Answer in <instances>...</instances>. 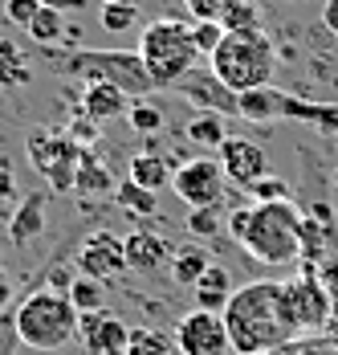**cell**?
Masks as SVG:
<instances>
[{"instance_id":"obj_17","label":"cell","mask_w":338,"mask_h":355,"mask_svg":"<svg viewBox=\"0 0 338 355\" xmlns=\"http://www.w3.org/2000/svg\"><path fill=\"white\" fill-rule=\"evenodd\" d=\"M281 110H285V90L277 86H257V90L237 94V114L249 123H277Z\"/></svg>"},{"instance_id":"obj_10","label":"cell","mask_w":338,"mask_h":355,"mask_svg":"<svg viewBox=\"0 0 338 355\" xmlns=\"http://www.w3.org/2000/svg\"><path fill=\"white\" fill-rule=\"evenodd\" d=\"M73 261H78V270H82L86 278H98V282H114V278H123V274L131 270V266H127V245H123V237L110 233V229L86 233V241L78 245Z\"/></svg>"},{"instance_id":"obj_19","label":"cell","mask_w":338,"mask_h":355,"mask_svg":"<svg viewBox=\"0 0 338 355\" xmlns=\"http://www.w3.org/2000/svg\"><path fill=\"white\" fill-rule=\"evenodd\" d=\"M45 229V192H29V200L17 205V213L8 216V241L12 245H29Z\"/></svg>"},{"instance_id":"obj_14","label":"cell","mask_w":338,"mask_h":355,"mask_svg":"<svg viewBox=\"0 0 338 355\" xmlns=\"http://www.w3.org/2000/svg\"><path fill=\"white\" fill-rule=\"evenodd\" d=\"M78 339L86 343L90 355H127L131 327L118 319V315H110V311H94V315H82Z\"/></svg>"},{"instance_id":"obj_27","label":"cell","mask_w":338,"mask_h":355,"mask_svg":"<svg viewBox=\"0 0 338 355\" xmlns=\"http://www.w3.org/2000/svg\"><path fill=\"white\" fill-rule=\"evenodd\" d=\"M114 200H118V209H127V213H135V216H151L159 209V192H147V188L135 184L131 176L114 188Z\"/></svg>"},{"instance_id":"obj_18","label":"cell","mask_w":338,"mask_h":355,"mask_svg":"<svg viewBox=\"0 0 338 355\" xmlns=\"http://www.w3.org/2000/svg\"><path fill=\"white\" fill-rule=\"evenodd\" d=\"M192 294H196V306H200V311L224 315V306H229V298H233V274L212 261V266L204 270V278L192 286Z\"/></svg>"},{"instance_id":"obj_36","label":"cell","mask_w":338,"mask_h":355,"mask_svg":"<svg viewBox=\"0 0 338 355\" xmlns=\"http://www.w3.org/2000/svg\"><path fill=\"white\" fill-rule=\"evenodd\" d=\"M188 4V12L196 17V21H220L233 4H240V0H184Z\"/></svg>"},{"instance_id":"obj_3","label":"cell","mask_w":338,"mask_h":355,"mask_svg":"<svg viewBox=\"0 0 338 355\" xmlns=\"http://www.w3.org/2000/svg\"><path fill=\"white\" fill-rule=\"evenodd\" d=\"M212 73L229 86V90H257V86H273V70H277V49L265 37V29H233L216 45V53L208 58Z\"/></svg>"},{"instance_id":"obj_21","label":"cell","mask_w":338,"mask_h":355,"mask_svg":"<svg viewBox=\"0 0 338 355\" xmlns=\"http://www.w3.org/2000/svg\"><path fill=\"white\" fill-rule=\"evenodd\" d=\"M118 184L110 176V168L102 164L90 147H82V164H78V180H73V192L78 196H98V192H114Z\"/></svg>"},{"instance_id":"obj_29","label":"cell","mask_w":338,"mask_h":355,"mask_svg":"<svg viewBox=\"0 0 338 355\" xmlns=\"http://www.w3.org/2000/svg\"><path fill=\"white\" fill-rule=\"evenodd\" d=\"M224 225H229V213H224L220 205H204V209H192V213H188V233L200 237V241L216 237Z\"/></svg>"},{"instance_id":"obj_42","label":"cell","mask_w":338,"mask_h":355,"mask_svg":"<svg viewBox=\"0 0 338 355\" xmlns=\"http://www.w3.org/2000/svg\"><path fill=\"white\" fill-rule=\"evenodd\" d=\"M45 8H62V12H73V8H82L86 0H41Z\"/></svg>"},{"instance_id":"obj_15","label":"cell","mask_w":338,"mask_h":355,"mask_svg":"<svg viewBox=\"0 0 338 355\" xmlns=\"http://www.w3.org/2000/svg\"><path fill=\"white\" fill-rule=\"evenodd\" d=\"M123 245H127V266H131L135 274H159L163 266H171V253H175L168 237H159V233H151V229L127 233Z\"/></svg>"},{"instance_id":"obj_1","label":"cell","mask_w":338,"mask_h":355,"mask_svg":"<svg viewBox=\"0 0 338 355\" xmlns=\"http://www.w3.org/2000/svg\"><path fill=\"white\" fill-rule=\"evenodd\" d=\"M224 327H229L237 355L273 352V347H285L298 339L294 322L285 315L281 282H249L233 290V298L224 306Z\"/></svg>"},{"instance_id":"obj_22","label":"cell","mask_w":338,"mask_h":355,"mask_svg":"<svg viewBox=\"0 0 338 355\" xmlns=\"http://www.w3.org/2000/svg\"><path fill=\"white\" fill-rule=\"evenodd\" d=\"M212 266V253L204 245H179L175 253H171V282L179 286H196L204 278V270Z\"/></svg>"},{"instance_id":"obj_39","label":"cell","mask_w":338,"mask_h":355,"mask_svg":"<svg viewBox=\"0 0 338 355\" xmlns=\"http://www.w3.org/2000/svg\"><path fill=\"white\" fill-rule=\"evenodd\" d=\"M12 196H17V172H12V164L0 155V209H4Z\"/></svg>"},{"instance_id":"obj_32","label":"cell","mask_w":338,"mask_h":355,"mask_svg":"<svg viewBox=\"0 0 338 355\" xmlns=\"http://www.w3.org/2000/svg\"><path fill=\"white\" fill-rule=\"evenodd\" d=\"M127 123H131V131H139V135H155L159 127H163V110L155 107V103H131V110H127Z\"/></svg>"},{"instance_id":"obj_5","label":"cell","mask_w":338,"mask_h":355,"mask_svg":"<svg viewBox=\"0 0 338 355\" xmlns=\"http://www.w3.org/2000/svg\"><path fill=\"white\" fill-rule=\"evenodd\" d=\"M139 58L151 73L155 90H171L188 70H196V58H200V49L192 41V25L175 21V17L151 21L139 37Z\"/></svg>"},{"instance_id":"obj_23","label":"cell","mask_w":338,"mask_h":355,"mask_svg":"<svg viewBox=\"0 0 338 355\" xmlns=\"http://www.w3.org/2000/svg\"><path fill=\"white\" fill-rule=\"evenodd\" d=\"M171 164L163 159V155H155V151H139V155H131V180L135 184H143L147 192H163L171 184Z\"/></svg>"},{"instance_id":"obj_8","label":"cell","mask_w":338,"mask_h":355,"mask_svg":"<svg viewBox=\"0 0 338 355\" xmlns=\"http://www.w3.org/2000/svg\"><path fill=\"white\" fill-rule=\"evenodd\" d=\"M25 147H29L33 168L45 176V184H49L53 192H73L78 164H82V143L73 139L69 131H49V127H37Z\"/></svg>"},{"instance_id":"obj_26","label":"cell","mask_w":338,"mask_h":355,"mask_svg":"<svg viewBox=\"0 0 338 355\" xmlns=\"http://www.w3.org/2000/svg\"><path fill=\"white\" fill-rule=\"evenodd\" d=\"M66 298L73 302V311H78V315H94V311H106V282L78 274V278L69 282Z\"/></svg>"},{"instance_id":"obj_7","label":"cell","mask_w":338,"mask_h":355,"mask_svg":"<svg viewBox=\"0 0 338 355\" xmlns=\"http://www.w3.org/2000/svg\"><path fill=\"white\" fill-rule=\"evenodd\" d=\"M281 298H285V315H290L298 335H318L335 322V298L310 266H302L298 278L281 282Z\"/></svg>"},{"instance_id":"obj_45","label":"cell","mask_w":338,"mask_h":355,"mask_svg":"<svg viewBox=\"0 0 338 355\" xmlns=\"http://www.w3.org/2000/svg\"><path fill=\"white\" fill-rule=\"evenodd\" d=\"M102 4H118V0H102Z\"/></svg>"},{"instance_id":"obj_41","label":"cell","mask_w":338,"mask_h":355,"mask_svg":"<svg viewBox=\"0 0 338 355\" xmlns=\"http://www.w3.org/2000/svg\"><path fill=\"white\" fill-rule=\"evenodd\" d=\"M322 25L338 37V0H326V4H322Z\"/></svg>"},{"instance_id":"obj_34","label":"cell","mask_w":338,"mask_h":355,"mask_svg":"<svg viewBox=\"0 0 338 355\" xmlns=\"http://www.w3.org/2000/svg\"><path fill=\"white\" fill-rule=\"evenodd\" d=\"M220 25L233 33V29H261V12H257V4H249V0H240L233 4L224 17H220Z\"/></svg>"},{"instance_id":"obj_13","label":"cell","mask_w":338,"mask_h":355,"mask_svg":"<svg viewBox=\"0 0 338 355\" xmlns=\"http://www.w3.org/2000/svg\"><path fill=\"white\" fill-rule=\"evenodd\" d=\"M220 168H224L229 184H237V188H253L257 180L269 176V155H265V147H257L253 139L229 135V139L220 143Z\"/></svg>"},{"instance_id":"obj_37","label":"cell","mask_w":338,"mask_h":355,"mask_svg":"<svg viewBox=\"0 0 338 355\" xmlns=\"http://www.w3.org/2000/svg\"><path fill=\"white\" fill-rule=\"evenodd\" d=\"M21 335H17V306L0 311V355H17Z\"/></svg>"},{"instance_id":"obj_9","label":"cell","mask_w":338,"mask_h":355,"mask_svg":"<svg viewBox=\"0 0 338 355\" xmlns=\"http://www.w3.org/2000/svg\"><path fill=\"white\" fill-rule=\"evenodd\" d=\"M175 347H179V355H237L224 315H212L200 306L175 322Z\"/></svg>"},{"instance_id":"obj_28","label":"cell","mask_w":338,"mask_h":355,"mask_svg":"<svg viewBox=\"0 0 338 355\" xmlns=\"http://www.w3.org/2000/svg\"><path fill=\"white\" fill-rule=\"evenodd\" d=\"M127 355H179V347H175V339H168L155 327H135L131 343H127Z\"/></svg>"},{"instance_id":"obj_38","label":"cell","mask_w":338,"mask_h":355,"mask_svg":"<svg viewBox=\"0 0 338 355\" xmlns=\"http://www.w3.org/2000/svg\"><path fill=\"white\" fill-rule=\"evenodd\" d=\"M37 12H41V0H4V17L12 25H21V29H29V21Z\"/></svg>"},{"instance_id":"obj_46","label":"cell","mask_w":338,"mask_h":355,"mask_svg":"<svg viewBox=\"0 0 338 355\" xmlns=\"http://www.w3.org/2000/svg\"><path fill=\"white\" fill-rule=\"evenodd\" d=\"M335 184H338V168H335Z\"/></svg>"},{"instance_id":"obj_25","label":"cell","mask_w":338,"mask_h":355,"mask_svg":"<svg viewBox=\"0 0 338 355\" xmlns=\"http://www.w3.org/2000/svg\"><path fill=\"white\" fill-rule=\"evenodd\" d=\"M29 62H25V53L8 41V37H0V90H21V86H29Z\"/></svg>"},{"instance_id":"obj_12","label":"cell","mask_w":338,"mask_h":355,"mask_svg":"<svg viewBox=\"0 0 338 355\" xmlns=\"http://www.w3.org/2000/svg\"><path fill=\"white\" fill-rule=\"evenodd\" d=\"M168 94H175V98H188L192 107H200V110H212V114H237V90H229L216 73H212V66L208 70H188L175 86H171Z\"/></svg>"},{"instance_id":"obj_44","label":"cell","mask_w":338,"mask_h":355,"mask_svg":"<svg viewBox=\"0 0 338 355\" xmlns=\"http://www.w3.org/2000/svg\"><path fill=\"white\" fill-rule=\"evenodd\" d=\"M294 347H298V339H294V343H285V347H273V352H257V355H294Z\"/></svg>"},{"instance_id":"obj_43","label":"cell","mask_w":338,"mask_h":355,"mask_svg":"<svg viewBox=\"0 0 338 355\" xmlns=\"http://www.w3.org/2000/svg\"><path fill=\"white\" fill-rule=\"evenodd\" d=\"M8 298H12V282L0 274V311H8Z\"/></svg>"},{"instance_id":"obj_35","label":"cell","mask_w":338,"mask_h":355,"mask_svg":"<svg viewBox=\"0 0 338 355\" xmlns=\"http://www.w3.org/2000/svg\"><path fill=\"white\" fill-rule=\"evenodd\" d=\"M253 205H273V200H290V184L285 180H277V176H265V180H257L253 188Z\"/></svg>"},{"instance_id":"obj_40","label":"cell","mask_w":338,"mask_h":355,"mask_svg":"<svg viewBox=\"0 0 338 355\" xmlns=\"http://www.w3.org/2000/svg\"><path fill=\"white\" fill-rule=\"evenodd\" d=\"M294 355H338V343L335 339H305L294 347Z\"/></svg>"},{"instance_id":"obj_16","label":"cell","mask_w":338,"mask_h":355,"mask_svg":"<svg viewBox=\"0 0 338 355\" xmlns=\"http://www.w3.org/2000/svg\"><path fill=\"white\" fill-rule=\"evenodd\" d=\"M131 103H135V98H131L127 90L110 86V82H86V90H82V98H78V110H82L86 119H94V123H110V119L127 114Z\"/></svg>"},{"instance_id":"obj_31","label":"cell","mask_w":338,"mask_h":355,"mask_svg":"<svg viewBox=\"0 0 338 355\" xmlns=\"http://www.w3.org/2000/svg\"><path fill=\"white\" fill-rule=\"evenodd\" d=\"M139 25V8L135 0H118V4H102V29L106 33H123Z\"/></svg>"},{"instance_id":"obj_24","label":"cell","mask_w":338,"mask_h":355,"mask_svg":"<svg viewBox=\"0 0 338 355\" xmlns=\"http://www.w3.org/2000/svg\"><path fill=\"white\" fill-rule=\"evenodd\" d=\"M184 135L196 143V147L220 151V143L229 139V127H224V119H220V114H212V110H200V114H192V119H188Z\"/></svg>"},{"instance_id":"obj_33","label":"cell","mask_w":338,"mask_h":355,"mask_svg":"<svg viewBox=\"0 0 338 355\" xmlns=\"http://www.w3.org/2000/svg\"><path fill=\"white\" fill-rule=\"evenodd\" d=\"M224 25L220 21H192V41H196V49H200V58H212L216 53V45L224 41Z\"/></svg>"},{"instance_id":"obj_20","label":"cell","mask_w":338,"mask_h":355,"mask_svg":"<svg viewBox=\"0 0 338 355\" xmlns=\"http://www.w3.org/2000/svg\"><path fill=\"white\" fill-rule=\"evenodd\" d=\"M281 119H294V123H305V127H318V131L338 135V107L310 103V98H302V94H285V110H281Z\"/></svg>"},{"instance_id":"obj_2","label":"cell","mask_w":338,"mask_h":355,"mask_svg":"<svg viewBox=\"0 0 338 355\" xmlns=\"http://www.w3.org/2000/svg\"><path fill=\"white\" fill-rule=\"evenodd\" d=\"M302 220L305 213L294 200H273L233 209L224 229L249 257L265 266H294L302 261Z\"/></svg>"},{"instance_id":"obj_4","label":"cell","mask_w":338,"mask_h":355,"mask_svg":"<svg viewBox=\"0 0 338 355\" xmlns=\"http://www.w3.org/2000/svg\"><path fill=\"white\" fill-rule=\"evenodd\" d=\"M82 315L62 290H33L17 302V335L33 352H62L78 335Z\"/></svg>"},{"instance_id":"obj_11","label":"cell","mask_w":338,"mask_h":355,"mask_svg":"<svg viewBox=\"0 0 338 355\" xmlns=\"http://www.w3.org/2000/svg\"><path fill=\"white\" fill-rule=\"evenodd\" d=\"M224 180L229 176H224L220 159H188L184 168H175L171 192H175L188 209H204V205H220Z\"/></svg>"},{"instance_id":"obj_6","label":"cell","mask_w":338,"mask_h":355,"mask_svg":"<svg viewBox=\"0 0 338 355\" xmlns=\"http://www.w3.org/2000/svg\"><path fill=\"white\" fill-rule=\"evenodd\" d=\"M66 73L82 78V82H110V86L127 90L135 103H143V94L155 90L139 49H78L66 62Z\"/></svg>"},{"instance_id":"obj_30","label":"cell","mask_w":338,"mask_h":355,"mask_svg":"<svg viewBox=\"0 0 338 355\" xmlns=\"http://www.w3.org/2000/svg\"><path fill=\"white\" fill-rule=\"evenodd\" d=\"M62 33H66L62 8H45V4H41V12L29 21V37H33L37 45H53V41H62Z\"/></svg>"}]
</instances>
